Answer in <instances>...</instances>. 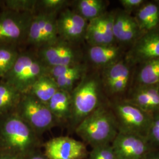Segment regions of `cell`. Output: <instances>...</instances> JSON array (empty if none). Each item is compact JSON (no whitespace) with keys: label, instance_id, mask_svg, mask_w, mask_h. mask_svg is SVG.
I'll use <instances>...</instances> for the list:
<instances>
[{"label":"cell","instance_id":"cell-28","mask_svg":"<svg viewBox=\"0 0 159 159\" xmlns=\"http://www.w3.org/2000/svg\"><path fill=\"white\" fill-rule=\"evenodd\" d=\"M37 0H6L2 1L3 9L34 14Z\"/></svg>","mask_w":159,"mask_h":159},{"label":"cell","instance_id":"cell-14","mask_svg":"<svg viewBox=\"0 0 159 159\" xmlns=\"http://www.w3.org/2000/svg\"><path fill=\"white\" fill-rule=\"evenodd\" d=\"M125 58L131 65L159 58V26L143 33L132 45Z\"/></svg>","mask_w":159,"mask_h":159},{"label":"cell","instance_id":"cell-8","mask_svg":"<svg viewBox=\"0 0 159 159\" xmlns=\"http://www.w3.org/2000/svg\"><path fill=\"white\" fill-rule=\"evenodd\" d=\"M35 52L48 67L72 66L83 62V53L78 44L61 39L51 44L37 49Z\"/></svg>","mask_w":159,"mask_h":159},{"label":"cell","instance_id":"cell-12","mask_svg":"<svg viewBox=\"0 0 159 159\" xmlns=\"http://www.w3.org/2000/svg\"><path fill=\"white\" fill-rule=\"evenodd\" d=\"M56 23L60 39L76 44L84 41L89 21L71 8L57 15Z\"/></svg>","mask_w":159,"mask_h":159},{"label":"cell","instance_id":"cell-10","mask_svg":"<svg viewBox=\"0 0 159 159\" xmlns=\"http://www.w3.org/2000/svg\"><path fill=\"white\" fill-rule=\"evenodd\" d=\"M43 146L49 159H85L89 153L84 143L68 136L52 138Z\"/></svg>","mask_w":159,"mask_h":159},{"label":"cell","instance_id":"cell-16","mask_svg":"<svg viewBox=\"0 0 159 159\" xmlns=\"http://www.w3.org/2000/svg\"><path fill=\"white\" fill-rule=\"evenodd\" d=\"M142 34L134 17L124 10L116 11L113 34L117 44L133 45Z\"/></svg>","mask_w":159,"mask_h":159},{"label":"cell","instance_id":"cell-27","mask_svg":"<svg viewBox=\"0 0 159 159\" xmlns=\"http://www.w3.org/2000/svg\"><path fill=\"white\" fill-rule=\"evenodd\" d=\"M68 0H37L34 14H57L70 7Z\"/></svg>","mask_w":159,"mask_h":159},{"label":"cell","instance_id":"cell-7","mask_svg":"<svg viewBox=\"0 0 159 159\" xmlns=\"http://www.w3.org/2000/svg\"><path fill=\"white\" fill-rule=\"evenodd\" d=\"M33 15L2 9L0 11V46L18 48L25 44Z\"/></svg>","mask_w":159,"mask_h":159},{"label":"cell","instance_id":"cell-3","mask_svg":"<svg viewBox=\"0 0 159 159\" xmlns=\"http://www.w3.org/2000/svg\"><path fill=\"white\" fill-rule=\"evenodd\" d=\"M74 132L91 148L111 144L119 133V128L109 103L103 104L85 117Z\"/></svg>","mask_w":159,"mask_h":159},{"label":"cell","instance_id":"cell-22","mask_svg":"<svg viewBox=\"0 0 159 159\" xmlns=\"http://www.w3.org/2000/svg\"><path fill=\"white\" fill-rule=\"evenodd\" d=\"M22 94L4 81H0V117L14 113Z\"/></svg>","mask_w":159,"mask_h":159},{"label":"cell","instance_id":"cell-6","mask_svg":"<svg viewBox=\"0 0 159 159\" xmlns=\"http://www.w3.org/2000/svg\"><path fill=\"white\" fill-rule=\"evenodd\" d=\"M14 113L40 136L58 125L47 104L29 93L24 94Z\"/></svg>","mask_w":159,"mask_h":159},{"label":"cell","instance_id":"cell-36","mask_svg":"<svg viewBox=\"0 0 159 159\" xmlns=\"http://www.w3.org/2000/svg\"></svg>","mask_w":159,"mask_h":159},{"label":"cell","instance_id":"cell-11","mask_svg":"<svg viewBox=\"0 0 159 159\" xmlns=\"http://www.w3.org/2000/svg\"><path fill=\"white\" fill-rule=\"evenodd\" d=\"M131 65L125 58L102 69L100 74L104 91L110 96L123 94L131 79Z\"/></svg>","mask_w":159,"mask_h":159},{"label":"cell","instance_id":"cell-30","mask_svg":"<svg viewBox=\"0 0 159 159\" xmlns=\"http://www.w3.org/2000/svg\"><path fill=\"white\" fill-rule=\"evenodd\" d=\"M147 139L154 149H159V110L152 113Z\"/></svg>","mask_w":159,"mask_h":159},{"label":"cell","instance_id":"cell-17","mask_svg":"<svg viewBox=\"0 0 159 159\" xmlns=\"http://www.w3.org/2000/svg\"><path fill=\"white\" fill-rule=\"evenodd\" d=\"M125 100L145 111L153 113L159 110V87L136 85Z\"/></svg>","mask_w":159,"mask_h":159},{"label":"cell","instance_id":"cell-33","mask_svg":"<svg viewBox=\"0 0 159 159\" xmlns=\"http://www.w3.org/2000/svg\"><path fill=\"white\" fill-rule=\"evenodd\" d=\"M23 158L8 152L0 151V159H23Z\"/></svg>","mask_w":159,"mask_h":159},{"label":"cell","instance_id":"cell-34","mask_svg":"<svg viewBox=\"0 0 159 159\" xmlns=\"http://www.w3.org/2000/svg\"><path fill=\"white\" fill-rule=\"evenodd\" d=\"M143 159H159V149H153Z\"/></svg>","mask_w":159,"mask_h":159},{"label":"cell","instance_id":"cell-5","mask_svg":"<svg viewBox=\"0 0 159 159\" xmlns=\"http://www.w3.org/2000/svg\"><path fill=\"white\" fill-rule=\"evenodd\" d=\"M116 120L119 132L131 133L146 137L152 114L145 111L125 100L117 99L109 103Z\"/></svg>","mask_w":159,"mask_h":159},{"label":"cell","instance_id":"cell-35","mask_svg":"<svg viewBox=\"0 0 159 159\" xmlns=\"http://www.w3.org/2000/svg\"><path fill=\"white\" fill-rule=\"evenodd\" d=\"M155 1H156V2H157L158 4H159V0H155Z\"/></svg>","mask_w":159,"mask_h":159},{"label":"cell","instance_id":"cell-26","mask_svg":"<svg viewBox=\"0 0 159 159\" xmlns=\"http://www.w3.org/2000/svg\"><path fill=\"white\" fill-rule=\"evenodd\" d=\"M20 51L12 46H0V79H2L11 69Z\"/></svg>","mask_w":159,"mask_h":159},{"label":"cell","instance_id":"cell-9","mask_svg":"<svg viewBox=\"0 0 159 159\" xmlns=\"http://www.w3.org/2000/svg\"><path fill=\"white\" fill-rule=\"evenodd\" d=\"M57 14H34L29 26L25 44L37 50L60 39L57 32Z\"/></svg>","mask_w":159,"mask_h":159},{"label":"cell","instance_id":"cell-13","mask_svg":"<svg viewBox=\"0 0 159 159\" xmlns=\"http://www.w3.org/2000/svg\"><path fill=\"white\" fill-rule=\"evenodd\" d=\"M118 159H143L154 149L146 137L119 132L111 144Z\"/></svg>","mask_w":159,"mask_h":159},{"label":"cell","instance_id":"cell-18","mask_svg":"<svg viewBox=\"0 0 159 159\" xmlns=\"http://www.w3.org/2000/svg\"><path fill=\"white\" fill-rule=\"evenodd\" d=\"M122 50L117 44L103 46H89L86 56L91 64L102 70L122 59Z\"/></svg>","mask_w":159,"mask_h":159},{"label":"cell","instance_id":"cell-25","mask_svg":"<svg viewBox=\"0 0 159 159\" xmlns=\"http://www.w3.org/2000/svg\"><path fill=\"white\" fill-rule=\"evenodd\" d=\"M159 85V58H154L140 64L136 76V85Z\"/></svg>","mask_w":159,"mask_h":159},{"label":"cell","instance_id":"cell-23","mask_svg":"<svg viewBox=\"0 0 159 159\" xmlns=\"http://www.w3.org/2000/svg\"><path fill=\"white\" fill-rule=\"evenodd\" d=\"M58 90L56 80L44 75L35 81L27 93L47 104Z\"/></svg>","mask_w":159,"mask_h":159},{"label":"cell","instance_id":"cell-2","mask_svg":"<svg viewBox=\"0 0 159 159\" xmlns=\"http://www.w3.org/2000/svg\"><path fill=\"white\" fill-rule=\"evenodd\" d=\"M103 91L100 74L87 71L71 92L72 115L68 125L70 130L74 131L85 117L106 103Z\"/></svg>","mask_w":159,"mask_h":159},{"label":"cell","instance_id":"cell-29","mask_svg":"<svg viewBox=\"0 0 159 159\" xmlns=\"http://www.w3.org/2000/svg\"><path fill=\"white\" fill-rule=\"evenodd\" d=\"M86 159H118L111 144L91 148Z\"/></svg>","mask_w":159,"mask_h":159},{"label":"cell","instance_id":"cell-24","mask_svg":"<svg viewBox=\"0 0 159 159\" xmlns=\"http://www.w3.org/2000/svg\"><path fill=\"white\" fill-rule=\"evenodd\" d=\"M87 71L88 66L83 62L71 67L62 76L56 80L59 90L71 93Z\"/></svg>","mask_w":159,"mask_h":159},{"label":"cell","instance_id":"cell-1","mask_svg":"<svg viewBox=\"0 0 159 159\" xmlns=\"http://www.w3.org/2000/svg\"><path fill=\"white\" fill-rule=\"evenodd\" d=\"M41 146L40 136L16 114L0 117V151L24 157Z\"/></svg>","mask_w":159,"mask_h":159},{"label":"cell","instance_id":"cell-20","mask_svg":"<svg viewBox=\"0 0 159 159\" xmlns=\"http://www.w3.org/2000/svg\"><path fill=\"white\" fill-rule=\"evenodd\" d=\"M134 18L143 33L159 26V5L156 1H146L136 12Z\"/></svg>","mask_w":159,"mask_h":159},{"label":"cell","instance_id":"cell-32","mask_svg":"<svg viewBox=\"0 0 159 159\" xmlns=\"http://www.w3.org/2000/svg\"><path fill=\"white\" fill-rule=\"evenodd\" d=\"M23 159H49L41 149L36 150L24 157Z\"/></svg>","mask_w":159,"mask_h":159},{"label":"cell","instance_id":"cell-19","mask_svg":"<svg viewBox=\"0 0 159 159\" xmlns=\"http://www.w3.org/2000/svg\"><path fill=\"white\" fill-rule=\"evenodd\" d=\"M47 106L58 125H68L72 115L71 93L59 90L47 103Z\"/></svg>","mask_w":159,"mask_h":159},{"label":"cell","instance_id":"cell-4","mask_svg":"<svg viewBox=\"0 0 159 159\" xmlns=\"http://www.w3.org/2000/svg\"><path fill=\"white\" fill-rule=\"evenodd\" d=\"M47 67L36 52L20 51L11 69L2 79L22 94H26L41 77L47 75Z\"/></svg>","mask_w":159,"mask_h":159},{"label":"cell","instance_id":"cell-15","mask_svg":"<svg viewBox=\"0 0 159 159\" xmlns=\"http://www.w3.org/2000/svg\"><path fill=\"white\" fill-rule=\"evenodd\" d=\"M116 11L106 12L102 16L89 21L84 41L89 46L117 44L113 34Z\"/></svg>","mask_w":159,"mask_h":159},{"label":"cell","instance_id":"cell-21","mask_svg":"<svg viewBox=\"0 0 159 159\" xmlns=\"http://www.w3.org/2000/svg\"><path fill=\"white\" fill-rule=\"evenodd\" d=\"M107 5L108 1L104 0H76L71 1L70 7L90 21L107 12Z\"/></svg>","mask_w":159,"mask_h":159},{"label":"cell","instance_id":"cell-31","mask_svg":"<svg viewBox=\"0 0 159 159\" xmlns=\"http://www.w3.org/2000/svg\"><path fill=\"white\" fill-rule=\"evenodd\" d=\"M146 1L144 0H120V3L123 7L125 11L131 14L132 12L136 11Z\"/></svg>","mask_w":159,"mask_h":159}]
</instances>
